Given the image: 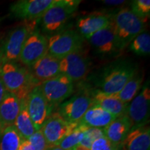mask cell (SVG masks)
Returning <instances> with one entry per match:
<instances>
[{
	"label": "cell",
	"mask_w": 150,
	"mask_h": 150,
	"mask_svg": "<svg viewBox=\"0 0 150 150\" xmlns=\"http://www.w3.org/2000/svg\"><path fill=\"white\" fill-rule=\"evenodd\" d=\"M47 53L48 38L37 28L24 42L18 61L30 68Z\"/></svg>",
	"instance_id": "cell-10"
},
{
	"label": "cell",
	"mask_w": 150,
	"mask_h": 150,
	"mask_svg": "<svg viewBox=\"0 0 150 150\" xmlns=\"http://www.w3.org/2000/svg\"><path fill=\"white\" fill-rule=\"evenodd\" d=\"M80 0H55L39 20L42 31L47 33L61 31L66 22L77 11Z\"/></svg>",
	"instance_id": "cell-3"
},
{
	"label": "cell",
	"mask_w": 150,
	"mask_h": 150,
	"mask_svg": "<svg viewBox=\"0 0 150 150\" xmlns=\"http://www.w3.org/2000/svg\"><path fill=\"white\" fill-rule=\"evenodd\" d=\"M20 108V100L8 93L0 104V134L6 127L14 125Z\"/></svg>",
	"instance_id": "cell-19"
},
{
	"label": "cell",
	"mask_w": 150,
	"mask_h": 150,
	"mask_svg": "<svg viewBox=\"0 0 150 150\" xmlns=\"http://www.w3.org/2000/svg\"><path fill=\"white\" fill-rule=\"evenodd\" d=\"M129 50L138 56H144L150 54V35L143 31L138 35L129 45Z\"/></svg>",
	"instance_id": "cell-27"
},
{
	"label": "cell",
	"mask_w": 150,
	"mask_h": 150,
	"mask_svg": "<svg viewBox=\"0 0 150 150\" xmlns=\"http://www.w3.org/2000/svg\"><path fill=\"white\" fill-rule=\"evenodd\" d=\"M103 2L108 5H120L125 2V1H103Z\"/></svg>",
	"instance_id": "cell-34"
},
{
	"label": "cell",
	"mask_w": 150,
	"mask_h": 150,
	"mask_svg": "<svg viewBox=\"0 0 150 150\" xmlns=\"http://www.w3.org/2000/svg\"><path fill=\"white\" fill-rule=\"evenodd\" d=\"M91 59L81 48L60 60L61 74L69 77L72 81H79L86 77L90 70Z\"/></svg>",
	"instance_id": "cell-9"
},
{
	"label": "cell",
	"mask_w": 150,
	"mask_h": 150,
	"mask_svg": "<svg viewBox=\"0 0 150 150\" xmlns=\"http://www.w3.org/2000/svg\"><path fill=\"white\" fill-rule=\"evenodd\" d=\"M122 150H150V129L147 125L132 129L122 144Z\"/></svg>",
	"instance_id": "cell-21"
},
{
	"label": "cell",
	"mask_w": 150,
	"mask_h": 150,
	"mask_svg": "<svg viewBox=\"0 0 150 150\" xmlns=\"http://www.w3.org/2000/svg\"><path fill=\"white\" fill-rule=\"evenodd\" d=\"M24 140L14 125L6 127L0 134V150H18Z\"/></svg>",
	"instance_id": "cell-25"
},
{
	"label": "cell",
	"mask_w": 150,
	"mask_h": 150,
	"mask_svg": "<svg viewBox=\"0 0 150 150\" xmlns=\"http://www.w3.org/2000/svg\"><path fill=\"white\" fill-rule=\"evenodd\" d=\"M132 124V129L145 126L149 120L150 115V88L149 81L146 82L139 93L128 105L127 110Z\"/></svg>",
	"instance_id": "cell-8"
},
{
	"label": "cell",
	"mask_w": 150,
	"mask_h": 150,
	"mask_svg": "<svg viewBox=\"0 0 150 150\" xmlns=\"http://www.w3.org/2000/svg\"><path fill=\"white\" fill-rule=\"evenodd\" d=\"M14 126L25 140L29 139L36 131L28 112L26 99L20 101V111L15 121Z\"/></svg>",
	"instance_id": "cell-23"
},
{
	"label": "cell",
	"mask_w": 150,
	"mask_h": 150,
	"mask_svg": "<svg viewBox=\"0 0 150 150\" xmlns=\"http://www.w3.org/2000/svg\"><path fill=\"white\" fill-rule=\"evenodd\" d=\"M0 78L7 92L16 95L20 101L27 99L31 91L40 85L28 67L16 62L1 63Z\"/></svg>",
	"instance_id": "cell-1"
},
{
	"label": "cell",
	"mask_w": 150,
	"mask_h": 150,
	"mask_svg": "<svg viewBox=\"0 0 150 150\" xmlns=\"http://www.w3.org/2000/svg\"><path fill=\"white\" fill-rule=\"evenodd\" d=\"M145 20L137 17L128 8L120 10L112 17V25L122 51L145 29Z\"/></svg>",
	"instance_id": "cell-5"
},
{
	"label": "cell",
	"mask_w": 150,
	"mask_h": 150,
	"mask_svg": "<svg viewBox=\"0 0 150 150\" xmlns=\"http://www.w3.org/2000/svg\"><path fill=\"white\" fill-rule=\"evenodd\" d=\"M60 60L48 53L30 68L31 74L41 83L61 74Z\"/></svg>",
	"instance_id": "cell-17"
},
{
	"label": "cell",
	"mask_w": 150,
	"mask_h": 150,
	"mask_svg": "<svg viewBox=\"0 0 150 150\" xmlns=\"http://www.w3.org/2000/svg\"><path fill=\"white\" fill-rule=\"evenodd\" d=\"M40 86L43 95L53 107L59 106L74 91V82L63 74L42 82Z\"/></svg>",
	"instance_id": "cell-7"
},
{
	"label": "cell",
	"mask_w": 150,
	"mask_h": 150,
	"mask_svg": "<svg viewBox=\"0 0 150 150\" xmlns=\"http://www.w3.org/2000/svg\"><path fill=\"white\" fill-rule=\"evenodd\" d=\"M55 0H20L10 7L11 15L22 20H40Z\"/></svg>",
	"instance_id": "cell-14"
},
{
	"label": "cell",
	"mask_w": 150,
	"mask_h": 150,
	"mask_svg": "<svg viewBox=\"0 0 150 150\" xmlns=\"http://www.w3.org/2000/svg\"><path fill=\"white\" fill-rule=\"evenodd\" d=\"M47 150H63L61 148H60L59 146H52V147H50L48 148Z\"/></svg>",
	"instance_id": "cell-36"
},
{
	"label": "cell",
	"mask_w": 150,
	"mask_h": 150,
	"mask_svg": "<svg viewBox=\"0 0 150 150\" xmlns=\"http://www.w3.org/2000/svg\"><path fill=\"white\" fill-rule=\"evenodd\" d=\"M102 137H104L103 129L86 127L83 132V138H82L79 145L83 146L88 149H91L94 141L99 138H102Z\"/></svg>",
	"instance_id": "cell-29"
},
{
	"label": "cell",
	"mask_w": 150,
	"mask_h": 150,
	"mask_svg": "<svg viewBox=\"0 0 150 150\" xmlns=\"http://www.w3.org/2000/svg\"><path fill=\"white\" fill-rule=\"evenodd\" d=\"M38 22L39 20H22L9 31L0 45L2 54L1 63L18 61L24 42L37 29Z\"/></svg>",
	"instance_id": "cell-4"
},
{
	"label": "cell",
	"mask_w": 150,
	"mask_h": 150,
	"mask_svg": "<svg viewBox=\"0 0 150 150\" xmlns=\"http://www.w3.org/2000/svg\"><path fill=\"white\" fill-rule=\"evenodd\" d=\"M93 102V96L88 92L79 93L60 104L58 112L68 122H79Z\"/></svg>",
	"instance_id": "cell-12"
},
{
	"label": "cell",
	"mask_w": 150,
	"mask_h": 150,
	"mask_svg": "<svg viewBox=\"0 0 150 150\" xmlns=\"http://www.w3.org/2000/svg\"><path fill=\"white\" fill-rule=\"evenodd\" d=\"M131 11L137 17L146 21L150 16L149 0H134L131 3Z\"/></svg>",
	"instance_id": "cell-28"
},
{
	"label": "cell",
	"mask_w": 150,
	"mask_h": 150,
	"mask_svg": "<svg viewBox=\"0 0 150 150\" xmlns=\"http://www.w3.org/2000/svg\"><path fill=\"white\" fill-rule=\"evenodd\" d=\"M84 38L75 30H65L48 38V54L61 60L83 48Z\"/></svg>",
	"instance_id": "cell-6"
},
{
	"label": "cell",
	"mask_w": 150,
	"mask_h": 150,
	"mask_svg": "<svg viewBox=\"0 0 150 150\" xmlns=\"http://www.w3.org/2000/svg\"><path fill=\"white\" fill-rule=\"evenodd\" d=\"M93 104L99 106L116 117L125 115L129 105L124 104L113 94H106L97 91L93 94Z\"/></svg>",
	"instance_id": "cell-22"
},
{
	"label": "cell",
	"mask_w": 150,
	"mask_h": 150,
	"mask_svg": "<svg viewBox=\"0 0 150 150\" xmlns=\"http://www.w3.org/2000/svg\"><path fill=\"white\" fill-rule=\"evenodd\" d=\"M88 41L97 53L103 56H115L122 52L112 23L92 35Z\"/></svg>",
	"instance_id": "cell-15"
},
{
	"label": "cell",
	"mask_w": 150,
	"mask_h": 150,
	"mask_svg": "<svg viewBox=\"0 0 150 150\" xmlns=\"http://www.w3.org/2000/svg\"><path fill=\"white\" fill-rule=\"evenodd\" d=\"M111 14L102 11H96L78 20L76 27L78 32L84 39H88L92 35L105 29L111 24Z\"/></svg>",
	"instance_id": "cell-16"
},
{
	"label": "cell",
	"mask_w": 150,
	"mask_h": 150,
	"mask_svg": "<svg viewBox=\"0 0 150 150\" xmlns=\"http://www.w3.org/2000/svg\"><path fill=\"white\" fill-rule=\"evenodd\" d=\"M138 71L137 65L129 59L118 60L102 69L95 81L97 91L119 93Z\"/></svg>",
	"instance_id": "cell-2"
},
{
	"label": "cell",
	"mask_w": 150,
	"mask_h": 150,
	"mask_svg": "<svg viewBox=\"0 0 150 150\" xmlns=\"http://www.w3.org/2000/svg\"><path fill=\"white\" fill-rule=\"evenodd\" d=\"M28 140L34 150H47L50 147L41 130L35 131Z\"/></svg>",
	"instance_id": "cell-30"
},
{
	"label": "cell",
	"mask_w": 150,
	"mask_h": 150,
	"mask_svg": "<svg viewBox=\"0 0 150 150\" xmlns=\"http://www.w3.org/2000/svg\"><path fill=\"white\" fill-rule=\"evenodd\" d=\"M85 126L77 125L74 129L62 139L57 146L63 150H72L73 148L79 145L83 136V132L86 129Z\"/></svg>",
	"instance_id": "cell-26"
},
{
	"label": "cell",
	"mask_w": 150,
	"mask_h": 150,
	"mask_svg": "<svg viewBox=\"0 0 150 150\" xmlns=\"http://www.w3.org/2000/svg\"><path fill=\"white\" fill-rule=\"evenodd\" d=\"M72 150H91V149H88V148L83 147V146H82V145H79L77 146H76L75 147L73 148Z\"/></svg>",
	"instance_id": "cell-35"
},
{
	"label": "cell",
	"mask_w": 150,
	"mask_h": 150,
	"mask_svg": "<svg viewBox=\"0 0 150 150\" xmlns=\"http://www.w3.org/2000/svg\"><path fill=\"white\" fill-rule=\"evenodd\" d=\"M143 76L142 72L137 71L136 74L125 84L123 88L119 93L113 95H115V96L124 104H129L141 90Z\"/></svg>",
	"instance_id": "cell-24"
},
{
	"label": "cell",
	"mask_w": 150,
	"mask_h": 150,
	"mask_svg": "<svg viewBox=\"0 0 150 150\" xmlns=\"http://www.w3.org/2000/svg\"><path fill=\"white\" fill-rule=\"evenodd\" d=\"M2 63V54H1V47H0V65Z\"/></svg>",
	"instance_id": "cell-37"
},
{
	"label": "cell",
	"mask_w": 150,
	"mask_h": 150,
	"mask_svg": "<svg viewBox=\"0 0 150 150\" xmlns=\"http://www.w3.org/2000/svg\"><path fill=\"white\" fill-rule=\"evenodd\" d=\"M18 150H34L33 148L31 146V143L28 140L24 139L23 141L22 142L21 145H20V147H19Z\"/></svg>",
	"instance_id": "cell-32"
},
{
	"label": "cell",
	"mask_w": 150,
	"mask_h": 150,
	"mask_svg": "<svg viewBox=\"0 0 150 150\" xmlns=\"http://www.w3.org/2000/svg\"><path fill=\"white\" fill-rule=\"evenodd\" d=\"M8 93L2 81H1V78H0V104L3 101V99H4L6 95Z\"/></svg>",
	"instance_id": "cell-33"
},
{
	"label": "cell",
	"mask_w": 150,
	"mask_h": 150,
	"mask_svg": "<svg viewBox=\"0 0 150 150\" xmlns=\"http://www.w3.org/2000/svg\"><path fill=\"white\" fill-rule=\"evenodd\" d=\"M132 128V124L127 114L116 117L103 129L104 136L115 145L121 146Z\"/></svg>",
	"instance_id": "cell-18"
},
{
	"label": "cell",
	"mask_w": 150,
	"mask_h": 150,
	"mask_svg": "<svg viewBox=\"0 0 150 150\" xmlns=\"http://www.w3.org/2000/svg\"><path fill=\"white\" fill-rule=\"evenodd\" d=\"M77 125L78 122H68L56 112L50 115L40 130L48 145L52 147L59 145L62 139Z\"/></svg>",
	"instance_id": "cell-13"
},
{
	"label": "cell",
	"mask_w": 150,
	"mask_h": 150,
	"mask_svg": "<svg viewBox=\"0 0 150 150\" xmlns=\"http://www.w3.org/2000/svg\"><path fill=\"white\" fill-rule=\"evenodd\" d=\"M91 150H122L121 146L115 145L110 142L106 137L99 138L94 141Z\"/></svg>",
	"instance_id": "cell-31"
},
{
	"label": "cell",
	"mask_w": 150,
	"mask_h": 150,
	"mask_svg": "<svg viewBox=\"0 0 150 150\" xmlns=\"http://www.w3.org/2000/svg\"><path fill=\"white\" fill-rule=\"evenodd\" d=\"M26 100L28 112L35 130H40L43 124L52 113L53 106L43 95L40 85L31 91Z\"/></svg>",
	"instance_id": "cell-11"
},
{
	"label": "cell",
	"mask_w": 150,
	"mask_h": 150,
	"mask_svg": "<svg viewBox=\"0 0 150 150\" xmlns=\"http://www.w3.org/2000/svg\"><path fill=\"white\" fill-rule=\"evenodd\" d=\"M115 118V116L109 112L93 104L78 123L86 127L104 129Z\"/></svg>",
	"instance_id": "cell-20"
}]
</instances>
